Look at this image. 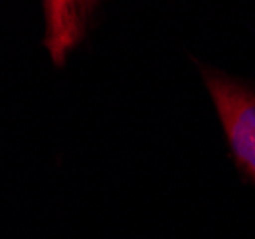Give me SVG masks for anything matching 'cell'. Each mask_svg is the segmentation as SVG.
Returning <instances> with one entry per match:
<instances>
[{"mask_svg":"<svg viewBox=\"0 0 255 239\" xmlns=\"http://www.w3.org/2000/svg\"><path fill=\"white\" fill-rule=\"evenodd\" d=\"M200 73L238 170L255 186V80L202 65Z\"/></svg>","mask_w":255,"mask_h":239,"instance_id":"cell-1","label":"cell"},{"mask_svg":"<svg viewBox=\"0 0 255 239\" xmlns=\"http://www.w3.org/2000/svg\"><path fill=\"white\" fill-rule=\"evenodd\" d=\"M44 46L52 62L62 65L65 56L87 35L96 4L90 2H44Z\"/></svg>","mask_w":255,"mask_h":239,"instance_id":"cell-2","label":"cell"}]
</instances>
